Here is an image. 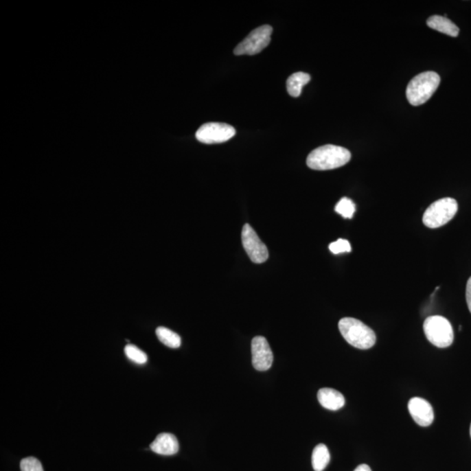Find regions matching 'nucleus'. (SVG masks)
I'll return each instance as SVG.
<instances>
[{
    "label": "nucleus",
    "instance_id": "nucleus-1",
    "mask_svg": "<svg viewBox=\"0 0 471 471\" xmlns=\"http://www.w3.org/2000/svg\"><path fill=\"white\" fill-rule=\"evenodd\" d=\"M350 159L351 153L347 148L328 144L312 150L306 164L312 170H329L346 165Z\"/></svg>",
    "mask_w": 471,
    "mask_h": 471
},
{
    "label": "nucleus",
    "instance_id": "nucleus-2",
    "mask_svg": "<svg viewBox=\"0 0 471 471\" xmlns=\"http://www.w3.org/2000/svg\"><path fill=\"white\" fill-rule=\"evenodd\" d=\"M342 336L347 343L359 349H369L376 342V335L374 332L359 319L354 318H343L338 322Z\"/></svg>",
    "mask_w": 471,
    "mask_h": 471
},
{
    "label": "nucleus",
    "instance_id": "nucleus-3",
    "mask_svg": "<svg viewBox=\"0 0 471 471\" xmlns=\"http://www.w3.org/2000/svg\"><path fill=\"white\" fill-rule=\"evenodd\" d=\"M441 78L435 72H424L416 76L409 83L406 95L413 106H420L427 102L437 91Z\"/></svg>",
    "mask_w": 471,
    "mask_h": 471
},
{
    "label": "nucleus",
    "instance_id": "nucleus-4",
    "mask_svg": "<svg viewBox=\"0 0 471 471\" xmlns=\"http://www.w3.org/2000/svg\"><path fill=\"white\" fill-rule=\"evenodd\" d=\"M424 330L428 341L434 346L445 348L450 347L454 341L452 325L443 316H430L425 319Z\"/></svg>",
    "mask_w": 471,
    "mask_h": 471
},
{
    "label": "nucleus",
    "instance_id": "nucleus-5",
    "mask_svg": "<svg viewBox=\"0 0 471 471\" xmlns=\"http://www.w3.org/2000/svg\"><path fill=\"white\" fill-rule=\"evenodd\" d=\"M457 211L458 203L454 198L439 199L426 209L422 222L428 228L441 227L456 216Z\"/></svg>",
    "mask_w": 471,
    "mask_h": 471
},
{
    "label": "nucleus",
    "instance_id": "nucleus-6",
    "mask_svg": "<svg viewBox=\"0 0 471 471\" xmlns=\"http://www.w3.org/2000/svg\"><path fill=\"white\" fill-rule=\"evenodd\" d=\"M273 27L269 25L255 29L234 49L236 56H254L260 54L271 42Z\"/></svg>",
    "mask_w": 471,
    "mask_h": 471
},
{
    "label": "nucleus",
    "instance_id": "nucleus-7",
    "mask_svg": "<svg viewBox=\"0 0 471 471\" xmlns=\"http://www.w3.org/2000/svg\"><path fill=\"white\" fill-rule=\"evenodd\" d=\"M236 135L232 126L220 122H208L196 131V137L205 144L222 143L230 140Z\"/></svg>",
    "mask_w": 471,
    "mask_h": 471
},
{
    "label": "nucleus",
    "instance_id": "nucleus-8",
    "mask_svg": "<svg viewBox=\"0 0 471 471\" xmlns=\"http://www.w3.org/2000/svg\"><path fill=\"white\" fill-rule=\"evenodd\" d=\"M242 243L248 256L256 264H262L268 260L269 253L266 245L249 224H245L242 230Z\"/></svg>",
    "mask_w": 471,
    "mask_h": 471
},
{
    "label": "nucleus",
    "instance_id": "nucleus-9",
    "mask_svg": "<svg viewBox=\"0 0 471 471\" xmlns=\"http://www.w3.org/2000/svg\"><path fill=\"white\" fill-rule=\"evenodd\" d=\"M251 354H253V365L255 369L266 371L272 367L273 354L266 338L263 336L253 338L251 341Z\"/></svg>",
    "mask_w": 471,
    "mask_h": 471
},
{
    "label": "nucleus",
    "instance_id": "nucleus-10",
    "mask_svg": "<svg viewBox=\"0 0 471 471\" xmlns=\"http://www.w3.org/2000/svg\"><path fill=\"white\" fill-rule=\"evenodd\" d=\"M409 411L414 421L422 427H428L434 422V411L430 403L420 398L409 402Z\"/></svg>",
    "mask_w": 471,
    "mask_h": 471
},
{
    "label": "nucleus",
    "instance_id": "nucleus-11",
    "mask_svg": "<svg viewBox=\"0 0 471 471\" xmlns=\"http://www.w3.org/2000/svg\"><path fill=\"white\" fill-rule=\"evenodd\" d=\"M150 450L163 456H172L179 452V444L175 435L170 433L158 435L152 444Z\"/></svg>",
    "mask_w": 471,
    "mask_h": 471
},
{
    "label": "nucleus",
    "instance_id": "nucleus-12",
    "mask_svg": "<svg viewBox=\"0 0 471 471\" xmlns=\"http://www.w3.org/2000/svg\"><path fill=\"white\" fill-rule=\"evenodd\" d=\"M319 402L329 411H336L345 405V398L341 393L333 389H321L318 392Z\"/></svg>",
    "mask_w": 471,
    "mask_h": 471
},
{
    "label": "nucleus",
    "instance_id": "nucleus-13",
    "mask_svg": "<svg viewBox=\"0 0 471 471\" xmlns=\"http://www.w3.org/2000/svg\"><path fill=\"white\" fill-rule=\"evenodd\" d=\"M427 25L434 30L447 34L448 36L457 37L459 34V28L446 17L434 15L428 19Z\"/></svg>",
    "mask_w": 471,
    "mask_h": 471
},
{
    "label": "nucleus",
    "instance_id": "nucleus-14",
    "mask_svg": "<svg viewBox=\"0 0 471 471\" xmlns=\"http://www.w3.org/2000/svg\"><path fill=\"white\" fill-rule=\"evenodd\" d=\"M311 80L308 73L298 72L292 74L287 80V91L292 97H299L301 95L303 87L306 85Z\"/></svg>",
    "mask_w": 471,
    "mask_h": 471
},
{
    "label": "nucleus",
    "instance_id": "nucleus-15",
    "mask_svg": "<svg viewBox=\"0 0 471 471\" xmlns=\"http://www.w3.org/2000/svg\"><path fill=\"white\" fill-rule=\"evenodd\" d=\"M330 462V453L325 444H319L312 451V463L315 471H323Z\"/></svg>",
    "mask_w": 471,
    "mask_h": 471
},
{
    "label": "nucleus",
    "instance_id": "nucleus-16",
    "mask_svg": "<svg viewBox=\"0 0 471 471\" xmlns=\"http://www.w3.org/2000/svg\"><path fill=\"white\" fill-rule=\"evenodd\" d=\"M156 334L158 340L165 346L170 348H179L181 346V337L170 329L159 327L157 328Z\"/></svg>",
    "mask_w": 471,
    "mask_h": 471
},
{
    "label": "nucleus",
    "instance_id": "nucleus-17",
    "mask_svg": "<svg viewBox=\"0 0 471 471\" xmlns=\"http://www.w3.org/2000/svg\"><path fill=\"white\" fill-rule=\"evenodd\" d=\"M356 209V205L351 199L347 198H341L336 206H335V211L344 218L351 219L353 218Z\"/></svg>",
    "mask_w": 471,
    "mask_h": 471
},
{
    "label": "nucleus",
    "instance_id": "nucleus-18",
    "mask_svg": "<svg viewBox=\"0 0 471 471\" xmlns=\"http://www.w3.org/2000/svg\"><path fill=\"white\" fill-rule=\"evenodd\" d=\"M125 354L128 359L133 360L134 363L138 364H144L147 363V354L141 351L140 348L134 346V345H127L125 347Z\"/></svg>",
    "mask_w": 471,
    "mask_h": 471
},
{
    "label": "nucleus",
    "instance_id": "nucleus-19",
    "mask_svg": "<svg viewBox=\"0 0 471 471\" xmlns=\"http://www.w3.org/2000/svg\"><path fill=\"white\" fill-rule=\"evenodd\" d=\"M21 471H44L42 464L35 457L24 458L21 462Z\"/></svg>",
    "mask_w": 471,
    "mask_h": 471
},
{
    "label": "nucleus",
    "instance_id": "nucleus-20",
    "mask_svg": "<svg viewBox=\"0 0 471 471\" xmlns=\"http://www.w3.org/2000/svg\"><path fill=\"white\" fill-rule=\"evenodd\" d=\"M329 250H330L332 253L336 255L344 253H350L351 245L349 242L347 240L340 238V240L333 242V243L329 244Z\"/></svg>",
    "mask_w": 471,
    "mask_h": 471
},
{
    "label": "nucleus",
    "instance_id": "nucleus-21",
    "mask_svg": "<svg viewBox=\"0 0 471 471\" xmlns=\"http://www.w3.org/2000/svg\"><path fill=\"white\" fill-rule=\"evenodd\" d=\"M466 301L468 308H469L470 312H471V277L469 280H468L466 286Z\"/></svg>",
    "mask_w": 471,
    "mask_h": 471
},
{
    "label": "nucleus",
    "instance_id": "nucleus-22",
    "mask_svg": "<svg viewBox=\"0 0 471 471\" xmlns=\"http://www.w3.org/2000/svg\"><path fill=\"white\" fill-rule=\"evenodd\" d=\"M354 471H372L370 469V467L369 466H367V464H361V466H359L356 468Z\"/></svg>",
    "mask_w": 471,
    "mask_h": 471
},
{
    "label": "nucleus",
    "instance_id": "nucleus-23",
    "mask_svg": "<svg viewBox=\"0 0 471 471\" xmlns=\"http://www.w3.org/2000/svg\"><path fill=\"white\" fill-rule=\"evenodd\" d=\"M470 437H471V425H470Z\"/></svg>",
    "mask_w": 471,
    "mask_h": 471
}]
</instances>
